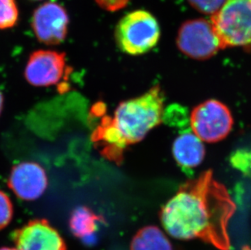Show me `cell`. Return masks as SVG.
<instances>
[{"mask_svg":"<svg viewBox=\"0 0 251 250\" xmlns=\"http://www.w3.org/2000/svg\"><path fill=\"white\" fill-rule=\"evenodd\" d=\"M0 250H18L17 248H9V247H4V248H1Z\"/></svg>","mask_w":251,"mask_h":250,"instance_id":"cell-19","label":"cell"},{"mask_svg":"<svg viewBox=\"0 0 251 250\" xmlns=\"http://www.w3.org/2000/svg\"><path fill=\"white\" fill-rule=\"evenodd\" d=\"M173 152L176 163L185 170L198 167L205 157L201 140L197 137L191 127L176 137L173 143Z\"/></svg>","mask_w":251,"mask_h":250,"instance_id":"cell-11","label":"cell"},{"mask_svg":"<svg viewBox=\"0 0 251 250\" xmlns=\"http://www.w3.org/2000/svg\"><path fill=\"white\" fill-rule=\"evenodd\" d=\"M233 120L229 109L217 100L204 101L193 110L190 127L199 139L213 143L227 137Z\"/></svg>","mask_w":251,"mask_h":250,"instance_id":"cell-5","label":"cell"},{"mask_svg":"<svg viewBox=\"0 0 251 250\" xmlns=\"http://www.w3.org/2000/svg\"><path fill=\"white\" fill-rule=\"evenodd\" d=\"M69 19L66 10L56 2L41 5L33 12L32 28L38 40L46 45L63 43L67 34Z\"/></svg>","mask_w":251,"mask_h":250,"instance_id":"cell-7","label":"cell"},{"mask_svg":"<svg viewBox=\"0 0 251 250\" xmlns=\"http://www.w3.org/2000/svg\"><path fill=\"white\" fill-rule=\"evenodd\" d=\"M13 217V205L9 197L0 190V230L8 226Z\"/></svg>","mask_w":251,"mask_h":250,"instance_id":"cell-16","label":"cell"},{"mask_svg":"<svg viewBox=\"0 0 251 250\" xmlns=\"http://www.w3.org/2000/svg\"><path fill=\"white\" fill-rule=\"evenodd\" d=\"M2 107H3V96L2 93L0 92V115L2 112Z\"/></svg>","mask_w":251,"mask_h":250,"instance_id":"cell-18","label":"cell"},{"mask_svg":"<svg viewBox=\"0 0 251 250\" xmlns=\"http://www.w3.org/2000/svg\"><path fill=\"white\" fill-rule=\"evenodd\" d=\"M242 250H251V249L250 248L249 246H244Z\"/></svg>","mask_w":251,"mask_h":250,"instance_id":"cell-20","label":"cell"},{"mask_svg":"<svg viewBox=\"0 0 251 250\" xmlns=\"http://www.w3.org/2000/svg\"><path fill=\"white\" fill-rule=\"evenodd\" d=\"M12 239L18 250H67L60 234L43 219L31 220L17 229Z\"/></svg>","mask_w":251,"mask_h":250,"instance_id":"cell-9","label":"cell"},{"mask_svg":"<svg viewBox=\"0 0 251 250\" xmlns=\"http://www.w3.org/2000/svg\"><path fill=\"white\" fill-rule=\"evenodd\" d=\"M211 22L221 49L251 44V0H225Z\"/></svg>","mask_w":251,"mask_h":250,"instance_id":"cell-4","label":"cell"},{"mask_svg":"<svg viewBox=\"0 0 251 250\" xmlns=\"http://www.w3.org/2000/svg\"><path fill=\"white\" fill-rule=\"evenodd\" d=\"M164 100V93L155 85L144 95L120 103L112 121L126 146L141 142L162 123Z\"/></svg>","mask_w":251,"mask_h":250,"instance_id":"cell-2","label":"cell"},{"mask_svg":"<svg viewBox=\"0 0 251 250\" xmlns=\"http://www.w3.org/2000/svg\"><path fill=\"white\" fill-rule=\"evenodd\" d=\"M65 53L50 50L33 52L27 62L25 75L33 86H50L61 80L66 72Z\"/></svg>","mask_w":251,"mask_h":250,"instance_id":"cell-8","label":"cell"},{"mask_svg":"<svg viewBox=\"0 0 251 250\" xmlns=\"http://www.w3.org/2000/svg\"><path fill=\"white\" fill-rule=\"evenodd\" d=\"M130 250H173V246L159 227L147 226L133 236Z\"/></svg>","mask_w":251,"mask_h":250,"instance_id":"cell-13","label":"cell"},{"mask_svg":"<svg viewBox=\"0 0 251 250\" xmlns=\"http://www.w3.org/2000/svg\"><path fill=\"white\" fill-rule=\"evenodd\" d=\"M19 12L16 0H0V29H7L17 25Z\"/></svg>","mask_w":251,"mask_h":250,"instance_id":"cell-14","label":"cell"},{"mask_svg":"<svg viewBox=\"0 0 251 250\" xmlns=\"http://www.w3.org/2000/svg\"><path fill=\"white\" fill-rule=\"evenodd\" d=\"M33 1H38V0H33Z\"/></svg>","mask_w":251,"mask_h":250,"instance_id":"cell-21","label":"cell"},{"mask_svg":"<svg viewBox=\"0 0 251 250\" xmlns=\"http://www.w3.org/2000/svg\"><path fill=\"white\" fill-rule=\"evenodd\" d=\"M236 205L223 184L206 171L185 182L162 208V225L179 240L200 239L220 250L231 247L227 225Z\"/></svg>","mask_w":251,"mask_h":250,"instance_id":"cell-1","label":"cell"},{"mask_svg":"<svg viewBox=\"0 0 251 250\" xmlns=\"http://www.w3.org/2000/svg\"><path fill=\"white\" fill-rule=\"evenodd\" d=\"M102 221V218L89 208L79 206L72 213L69 226L74 236L84 242H91L95 237L99 224Z\"/></svg>","mask_w":251,"mask_h":250,"instance_id":"cell-12","label":"cell"},{"mask_svg":"<svg viewBox=\"0 0 251 250\" xmlns=\"http://www.w3.org/2000/svg\"><path fill=\"white\" fill-rule=\"evenodd\" d=\"M130 0H95L100 7L108 12H116L126 7Z\"/></svg>","mask_w":251,"mask_h":250,"instance_id":"cell-17","label":"cell"},{"mask_svg":"<svg viewBox=\"0 0 251 250\" xmlns=\"http://www.w3.org/2000/svg\"><path fill=\"white\" fill-rule=\"evenodd\" d=\"M160 27L151 12L137 10L122 17L115 30L118 48L126 54H146L159 43Z\"/></svg>","mask_w":251,"mask_h":250,"instance_id":"cell-3","label":"cell"},{"mask_svg":"<svg viewBox=\"0 0 251 250\" xmlns=\"http://www.w3.org/2000/svg\"><path fill=\"white\" fill-rule=\"evenodd\" d=\"M225 0H188L195 9L202 14L213 16L221 9Z\"/></svg>","mask_w":251,"mask_h":250,"instance_id":"cell-15","label":"cell"},{"mask_svg":"<svg viewBox=\"0 0 251 250\" xmlns=\"http://www.w3.org/2000/svg\"><path fill=\"white\" fill-rule=\"evenodd\" d=\"M48 184L45 170L38 163L32 162L14 166L8 179V187L17 198L25 200L39 199Z\"/></svg>","mask_w":251,"mask_h":250,"instance_id":"cell-10","label":"cell"},{"mask_svg":"<svg viewBox=\"0 0 251 250\" xmlns=\"http://www.w3.org/2000/svg\"><path fill=\"white\" fill-rule=\"evenodd\" d=\"M176 44L183 54L198 60L209 59L221 49L211 20L202 18L183 23L178 32Z\"/></svg>","mask_w":251,"mask_h":250,"instance_id":"cell-6","label":"cell"}]
</instances>
